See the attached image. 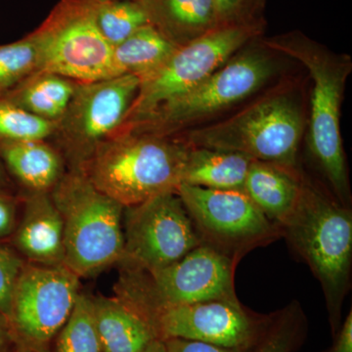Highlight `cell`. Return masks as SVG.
Here are the masks:
<instances>
[{
  "label": "cell",
  "mask_w": 352,
  "mask_h": 352,
  "mask_svg": "<svg viewBox=\"0 0 352 352\" xmlns=\"http://www.w3.org/2000/svg\"><path fill=\"white\" fill-rule=\"evenodd\" d=\"M273 52L296 59L311 76L309 151L329 185V192L351 208V185L340 133V107L349 74L351 58L336 54L300 32L261 39Z\"/></svg>",
  "instance_id": "cell-1"
},
{
  "label": "cell",
  "mask_w": 352,
  "mask_h": 352,
  "mask_svg": "<svg viewBox=\"0 0 352 352\" xmlns=\"http://www.w3.org/2000/svg\"><path fill=\"white\" fill-rule=\"evenodd\" d=\"M281 231L321 285L333 337L351 285V208L305 177L298 206Z\"/></svg>",
  "instance_id": "cell-2"
},
{
  "label": "cell",
  "mask_w": 352,
  "mask_h": 352,
  "mask_svg": "<svg viewBox=\"0 0 352 352\" xmlns=\"http://www.w3.org/2000/svg\"><path fill=\"white\" fill-rule=\"evenodd\" d=\"M188 145L175 136L119 129L96 148L82 171L124 208L177 192Z\"/></svg>",
  "instance_id": "cell-3"
},
{
  "label": "cell",
  "mask_w": 352,
  "mask_h": 352,
  "mask_svg": "<svg viewBox=\"0 0 352 352\" xmlns=\"http://www.w3.org/2000/svg\"><path fill=\"white\" fill-rule=\"evenodd\" d=\"M50 195L64 221V266L88 278L117 265L124 254V206L78 170H67Z\"/></svg>",
  "instance_id": "cell-4"
},
{
  "label": "cell",
  "mask_w": 352,
  "mask_h": 352,
  "mask_svg": "<svg viewBox=\"0 0 352 352\" xmlns=\"http://www.w3.org/2000/svg\"><path fill=\"white\" fill-rule=\"evenodd\" d=\"M238 261L201 244L179 261L155 270L119 268L115 296L146 321L164 309L214 300H236Z\"/></svg>",
  "instance_id": "cell-5"
},
{
  "label": "cell",
  "mask_w": 352,
  "mask_h": 352,
  "mask_svg": "<svg viewBox=\"0 0 352 352\" xmlns=\"http://www.w3.org/2000/svg\"><path fill=\"white\" fill-rule=\"evenodd\" d=\"M305 126L300 101L292 92L280 91L178 138L191 147L240 153L256 161L296 168Z\"/></svg>",
  "instance_id": "cell-6"
},
{
  "label": "cell",
  "mask_w": 352,
  "mask_h": 352,
  "mask_svg": "<svg viewBox=\"0 0 352 352\" xmlns=\"http://www.w3.org/2000/svg\"><path fill=\"white\" fill-rule=\"evenodd\" d=\"M252 43L187 94L122 129L173 136L252 96L278 71L276 59L270 55V50L261 43L259 45Z\"/></svg>",
  "instance_id": "cell-7"
},
{
  "label": "cell",
  "mask_w": 352,
  "mask_h": 352,
  "mask_svg": "<svg viewBox=\"0 0 352 352\" xmlns=\"http://www.w3.org/2000/svg\"><path fill=\"white\" fill-rule=\"evenodd\" d=\"M99 0H61L29 34L38 52V71L78 82L118 76L113 46L96 24Z\"/></svg>",
  "instance_id": "cell-8"
},
{
  "label": "cell",
  "mask_w": 352,
  "mask_h": 352,
  "mask_svg": "<svg viewBox=\"0 0 352 352\" xmlns=\"http://www.w3.org/2000/svg\"><path fill=\"white\" fill-rule=\"evenodd\" d=\"M80 280L66 266L25 261L6 322L13 352H50L80 295Z\"/></svg>",
  "instance_id": "cell-9"
},
{
  "label": "cell",
  "mask_w": 352,
  "mask_h": 352,
  "mask_svg": "<svg viewBox=\"0 0 352 352\" xmlns=\"http://www.w3.org/2000/svg\"><path fill=\"white\" fill-rule=\"evenodd\" d=\"M264 27H221L176 48L153 73L140 78L138 95L124 124L126 127L164 104L182 96L261 36Z\"/></svg>",
  "instance_id": "cell-10"
},
{
  "label": "cell",
  "mask_w": 352,
  "mask_h": 352,
  "mask_svg": "<svg viewBox=\"0 0 352 352\" xmlns=\"http://www.w3.org/2000/svg\"><path fill=\"white\" fill-rule=\"evenodd\" d=\"M140 80L122 75L78 82L53 140L68 170H82L96 148L119 131L138 95Z\"/></svg>",
  "instance_id": "cell-11"
},
{
  "label": "cell",
  "mask_w": 352,
  "mask_h": 352,
  "mask_svg": "<svg viewBox=\"0 0 352 352\" xmlns=\"http://www.w3.org/2000/svg\"><path fill=\"white\" fill-rule=\"evenodd\" d=\"M177 193L201 243L238 263L247 252L282 236L281 229L241 190L182 184Z\"/></svg>",
  "instance_id": "cell-12"
},
{
  "label": "cell",
  "mask_w": 352,
  "mask_h": 352,
  "mask_svg": "<svg viewBox=\"0 0 352 352\" xmlns=\"http://www.w3.org/2000/svg\"><path fill=\"white\" fill-rule=\"evenodd\" d=\"M122 227L120 268L159 270L203 244L177 192L124 208Z\"/></svg>",
  "instance_id": "cell-13"
},
{
  "label": "cell",
  "mask_w": 352,
  "mask_h": 352,
  "mask_svg": "<svg viewBox=\"0 0 352 352\" xmlns=\"http://www.w3.org/2000/svg\"><path fill=\"white\" fill-rule=\"evenodd\" d=\"M270 314H259L236 300H214L164 308L150 315L157 340H198L228 349H252L263 337Z\"/></svg>",
  "instance_id": "cell-14"
},
{
  "label": "cell",
  "mask_w": 352,
  "mask_h": 352,
  "mask_svg": "<svg viewBox=\"0 0 352 352\" xmlns=\"http://www.w3.org/2000/svg\"><path fill=\"white\" fill-rule=\"evenodd\" d=\"M11 242L25 263L64 265V221L50 193L25 195Z\"/></svg>",
  "instance_id": "cell-15"
},
{
  "label": "cell",
  "mask_w": 352,
  "mask_h": 352,
  "mask_svg": "<svg viewBox=\"0 0 352 352\" xmlns=\"http://www.w3.org/2000/svg\"><path fill=\"white\" fill-rule=\"evenodd\" d=\"M303 179L305 176L296 168L252 160L243 192L281 229L298 206Z\"/></svg>",
  "instance_id": "cell-16"
},
{
  "label": "cell",
  "mask_w": 352,
  "mask_h": 352,
  "mask_svg": "<svg viewBox=\"0 0 352 352\" xmlns=\"http://www.w3.org/2000/svg\"><path fill=\"white\" fill-rule=\"evenodd\" d=\"M0 161L28 193H50L66 173L64 157L47 141H0Z\"/></svg>",
  "instance_id": "cell-17"
},
{
  "label": "cell",
  "mask_w": 352,
  "mask_h": 352,
  "mask_svg": "<svg viewBox=\"0 0 352 352\" xmlns=\"http://www.w3.org/2000/svg\"><path fill=\"white\" fill-rule=\"evenodd\" d=\"M103 352H144L157 340L147 322L117 296H92Z\"/></svg>",
  "instance_id": "cell-18"
},
{
  "label": "cell",
  "mask_w": 352,
  "mask_h": 352,
  "mask_svg": "<svg viewBox=\"0 0 352 352\" xmlns=\"http://www.w3.org/2000/svg\"><path fill=\"white\" fill-rule=\"evenodd\" d=\"M149 24L176 47L217 29L212 0H139Z\"/></svg>",
  "instance_id": "cell-19"
},
{
  "label": "cell",
  "mask_w": 352,
  "mask_h": 352,
  "mask_svg": "<svg viewBox=\"0 0 352 352\" xmlns=\"http://www.w3.org/2000/svg\"><path fill=\"white\" fill-rule=\"evenodd\" d=\"M252 162L240 153L188 146L182 184L243 191Z\"/></svg>",
  "instance_id": "cell-20"
},
{
  "label": "cell",
  "mask_w": 352,
  "mask_h": 352,
  "mask_svg": "<svg viewBox=\"0 0 352 352\" xmlns=\"http://www.w3.org/2000/svg\"><path fill=\"white\" fill-rule=\"evenodd\" d=\"M78 83L56 74L36 72L3 98L41 119L56 122L66 112Z\"/></svg>",
  "instance_id": "cell-21"
},
{
  "label": "cell",
  "mask_w": 352,
  "mask_h": 352,
  "mask_svg": "<svg viewBox=\"0 0 352 352\" xmlns=\"http://www.w3.org/2000/svg\"><path fill=\"white\" fill-rule=\"evenodd\" d=\"M176 48L154 25H146L113 47L116 73L140 80L162 66Z\"/></svg>",
  "instance_id": "cell-22"
},
{
  "label": "cell",
  "mask_w": 352,
  "mask_h": 352,
  "mask_svg": "<svg viewBox=\"0 0 352 352\" xmlns=\"http://www.w3.org/2000/svg\"><path fill=\"white\" fill-rule=\"evenodd\" d=\"M309 324L298 302H292L276 312L263 337L250 352H296L307 340Z\"/></svg>",
  "instance_id": "cell-23"
},
{
  "label": "cell",
  "mask_w": 352,
  "mask_h": 352,
  "mask_svg": "<svg viewBox=\"0 0 352 352\" xmlns=\"http://www.w3.org/2000/svg\"><path fill=\"white\" fill-rule=\"evenodd\" d=\"M50 352H103L95 325L91 295L80 292Z\"/></svg>",
  "instance_id": "cell-24"
},
{
  "label": "cell",
  "mask_w": 352,
  "mask_h": 352,
  "mask_svg": "<svg viewBox=\"0 0 352 352\" xmlns=\"http://www.w3.org/2000/svg\"><path fill=\"white\" fill-rule=\"evenodd\" d=\"M96 24L102 36L113 48L139 29L149 24V20L139 1L99 0L96 10Z\"/></svg>",
  "instance_id": "cell-25"
},
{
  "label": "cell",
  "mask_w": 352,
  "mask_h": 352,
  "mask_svg": "<svg viewBox=\"0 0 352 352\" xmlns=\"http://www.w3.org/2000/svg\"><path fill=\"white\" fill-rule=\"evenodd\" d=\"M38 71V52L29 34L15 43L0 44V98Z\"/></svg>",
  "instance_id": "cell-26"
},
{
  "label": "cell",
  "mask_w": 352,
  "mask_h": 352,
  "mask_svg": "<svg viewBox=\"0 0 352 352\" xmlns=\"http://www.w3.org/2000/svg\"><path fill=\"white\" fill-rule=\"evenodd\" d=\"M56 122L41 119L6 98H0V141L50 140Z\"/></svg>",
  "instance_id": "cell-27"
},
{
  "label": "cell",
  "mask_w": 352,
  "mask_h": 352,
  "mask_svg": "<svg viewBox=\"0 0 352 352\" xmlns=\"http://www.w3.org/2000/svg\"><path fill=\"white\" fill-rule=\"evenodd\" d=\"M268 0H212L219 27H264Z\"/></svg>",
  "instance_id": "cell-28"
},
{
  "label": "cell",
  "mask_w": 352,
  "mask_h": 352,
  "mask_svg": "<svg viewBox=\"0 0 352 352\" xmlns=\"http://www.w3.org/2000/svg\"><path fill=\"white\" fill-rule=\"evenodd\" d=\"M25 261L14 250L0 244V317L7 322L14 289Z\"/></svg>",
  "instance_id": "cell-29"
},
{
  "label": "cell",
  "mask_w": 352,
  "mask_h": 352,
  "mask_svg": "<svg viewBox=\"0 0 352 352\" xmlns=\"http://www.w3.org/2000/svg\"><path fill=\"white\" fill-rule=\"evenodd\" d=\"M18 200L7 190L0 189V241L13 235L18 223Z\"/></svg>",
  "instance_id": "cell-30"
},
{
  "label": "cell",
  "mask_w": 352,
  "mask_h": 352,
  "mask_svg": "<svg viewBox=\"0 0 352 352\" xmlns=\"http://www.w3.org/2000/svg\"><path fill=\"white\" fill-rule=\"evenodd\" d=\"M166 352H250L251 349H228L214 346L207 342L184 339H168L163 340Z\"/></svg>",
  "instance_id": "cell-31"
},
{
  "label": "cell",
  "mask_w": 352,
  "mask_h": 352,
  "mask_svg": "<svg viewBox=\"0 0 352 352\" xmlns=\"http://www.w3.org/2000/svg\"><path fill=\"white\" fill-rule=\"evenodd\" d=\"M322 352H352V310H349L342 326L333 337L332 346Z\"/></svg>",
  "instance_id": "cell-32"
},
{
  "label": "cell",
  "mask_w": 352,
  "mask_h": 352,
  "mask_svg": "<svg viewBox=\"0 0 352 352\" xmlns=\"http://www.w3.org/2000/svg\"><path fill=\"white\" fill-rule=\"evenodd\" d=\"M0 352H13L6 329H0Z\"/></svg>",
  "instance_id": "cell-33"
},
{
  "label": "cell",
  "mask_w": 352,
  "mask_h": 352,
  "mask_svg": "<svg viewBox=\"0 0 352 352\" xmlns=\"http://www.w3.org/2000/svg\"><path fill=\"white\" fill-rule=\"evenodd\" d=\"M9 186L8 173H6L3 164L0 161V189L7 190Z\"/></svg>",
  "instance_id": "cell-34"
},
{
  "label": "cell",
  "mask_w": 352,
  "mask_h": 352,
  "mask_svg": "<svg viewBox=\"0 0 352 352\" xmlns=\"http://www.w3.org/2000/svg\"><path fill=\"white\" fill-rule=\"evenodd\" d=\"M144 352H166V349H164L163 342L156 340L148 346V349Z\"/></svg>",
  "instance_id": "cell-35"
},
{
  "label": "cell",
  "mask_w": 352,
  "mask_h": 352,
  "mask_svg": "<svg viewBox=\"0 0 352 352\" xmlns=\"http://www.w3.org/2000/svg\"><path fill=\"white\" fill-rule=\"evenodd\" d=\"M0 329H6V323L3 319L0 317Z\"/></svg>",
  "instance_id": "cell-36"
},
{
  "label": "cell",
  "mask_w": 352,
  "mask_h": 352,
  "mask_svg": "<svg viewBox=\"0 0 352 352\" xmlns=\"http://www.w3.org/2000/svg\"><path fill=\"white\" fill-rule=\"evenodd\" d=\"M100 1H113V0H100ZM133 1H139V0H133Z\"/></svg>",
  "instance_id": "cell-37"
}]
</instances>
